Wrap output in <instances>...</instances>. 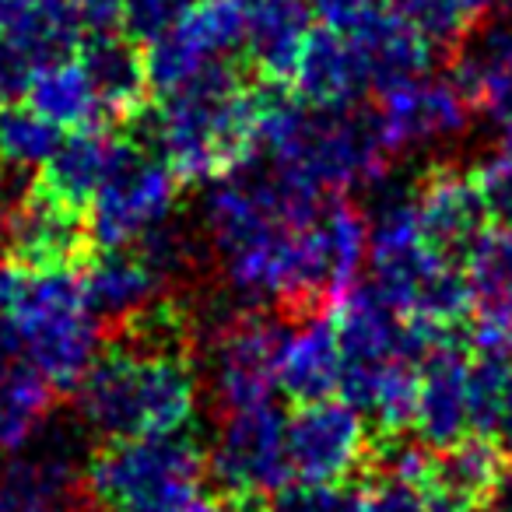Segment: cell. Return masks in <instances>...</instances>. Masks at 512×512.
I'll list each match as a JSON object with an SVG mask.
<instances>
[{
    "label": "cell",
    "mask_w": 512,
    "mask_h": 512,
    "mask_svg": "<svg viewBox=\"0 0 512 512\" xmlns=\"http://www.w3.org/2000/svg\"><path fill=\"white\" fill-rule=\"evenodd\" d=\"M197 0H127L123 32L137 43H155L158 36L172 29Z\"/></svg>",
    "instance_id": "4dcf8cb0"
},
{
    "label": "cell",
    "mask_w": 512,
    "mask_h": 512,
    "mask_svg": "<svg viewBox=\"0 0 512 512\" xmlns=\"http://www.w3.org/2000/svg\"><path fill=\"white\" fill-rule=\"evenodd\" d=\"M477 355L512 362V228H491L467 260Z\"/></svg>",
    "instance_id": "2e32d148"
},
{
    "label": "cell",
    "mask_w": 512,
    "mask_h": 512,
    "mask_svg": "<svg viewBox=\"0 0 512 512\" xmlns=\"http://www.w3.org/2000/svg\"><path fill=\"white\" fill-rule=\"evenodd\" d=\"M0 253H8V207H4V190H0Z\"/></svg>",
    "instance_id": "ab89813d"
},
{
    "label": "cell",
    "mask_w": 512,
    "mask_h": 512,
    "mask_svg": "<svg viewBox=\"0 0 512 512\" xmlns=\"http://www.w3.org/2000/svg\"><path fill=\"white\" fill-rule=\"evenodd\" d=\"M502 155L512 158V116L505 120V130H502Z\"/></svg>",
    "instance_id": "b9f144b4"
},
{
    "label": "cell",
    "mask_w": 512,
    "mask_h": 512,
    "mask_svg": "<svg viewBox=\"0 0 512 512\" xmlns=\"http://www.w3.org/2000/svg\"><path fill=\"white\" fill-rule=\"evenodd\" d=\"M71 4L88 36L116 32L123 25V15H127V0H71Z\"/></svg>",
    "instance_id": "836d02e7"
},
{
    "label": "cell",
    "mask_w": 512,
    "mask_h": 512,
    "mask_svg": "<svg viewBox=\"0 0 512 512\" xmlns=\"http://www.w3.org/2000/svg\"><path fill=\"white\" fill-rule=\"evenodd\" d=\"M246 46L242 0H197L165 36L148 43V74L155 92H172L204 67L232 60Z\"/></svg>",
    "instance_id": "30bf717a"
},
{
    "label": "cell",
    "mask_w": 512,
    "mask_h": 512,
    "mask_svg": "<svg viewBox=\"0 0 512 512\" xmlns=\"http://www.w3.org/2000/svg\"><path fill=\"white\" fill-rule=\"evenodd\" d=\"M474 176L481 183L484 200H488L491 221L498 228H512V158L498 155L491 162H481Z\"/></svg>",
    "instance_id": "d6a6232c"
},
{
    "label": "cell",
    "mask_w": 512,
    "mask_h": 512,
    "mask_svg": "<svg viewBox=\"0 0 512 512\" xmlns=\"http://www.w3.org/2000/svg\"><path fill=\"white\" fill-rule=\"evenodd\" d=\"M376 439L362 421V411L348 400L299 404L288 418V463L292 477L309 484L365 481L372 470Z\"/></svg>",
    "instance_id": "52a82bcc"
},
{
    "label": "cell",
    "mask_w": 512,
    "mask_h": 512,
    "mask_svg": "<svg viewBox=\"0 0 512 512\" xmlns=\"http://www.w3.org/2000/svg\"><path fill=\"white\" fill-rule=\"evenodd\" d=\"M242 4H246V0H242Z\"/></svg>",
    "instance_id": "7bdbcfd3"
},
{
    "label": "cell",
    "mask_w": 512,
    "mask_h": 512,
    "mask_svg": "<svg viewBox=\"0 0 512 512\" xmlns=\"http://www.w3.org/2000/svg\"><path fill=\"white\" fill-rule=\"evenodd\" d=\"M509 467L512 460L502 453V446L495 439H488V435H467L463 442L439 449L432 456V470H428V477L421 484H432V488L446 491V495L460 498L474 512H481L488 505V498L495 495V488L502 484Z\"/></svg>",
    "instance_id": "d4e9b609"
},
{
    "label": "cell",
    "mask_w": 512,
    "mask_h": 512,
    "mask_svg": "<svg viewBox=\"0 0 512 512\" xmlns=\"http://www.w3.org/2000/svg\"><path fill=\"white\" fill-rule=\"evenodd\" d=\"M15 334L25 362L57 393H74L102 351V316L71 267L36 271L18 281Z\"/></svg>",
    "instance_id": "277c9868"
},
{
    "label": "cell",
    "mask_w": 512,
    "mask_h": 512,
    "mask_svg": "<svg viewBox=\"0 0 512 512\" xmlns=\"http://www.w3.org/2000/svg\"><path fill=\"white\" fill-rule=\"evenodd\" d=\"M81 285H85L88 302H92V309L102 316V323L106 320L120 323L123 316H130L134 309L162 299L165 288H169L134 246L99 249V253H92L85 260Z\"/></svg>",
    "instance_id": "cb8c5ba5"
},
{
    "label": "cell",
    "mask_w": 512,
    "mask_h": 512,
    "mask_svg": "<svg viewBox=\"0 0 512 512\" xmlns=\"http://www.w3.org/2000/svg\"><path fill=\"white\" fill-rule=\"evenodd\" d=\"M60 393L22 355L0 351V453H18L46 425Z\"/></svg>",
    "instance_id": "484cf974"
},
{
    "label": "cell",
    "mask_w": 512,
    "mask_h": 512,
    "mask_svg": "<svg viewBox=\"0 0 512 512\" xmlns=\"http://www.w3.org/2000/svg\"><path fill=\"white\" fill-rule=\"evenodd\" d=\"M288 327L292 320L281 313L246 306L225 309L218 320L200 330V341H207L211 397L221 414L271 404Z\"/></svg>",
    "instance_id": "5b68a950"
},
{
    "label": "cell",
    "mask_w": 512,
    "mask_h": 512,
    "mask_svg": "<svg viewBox=\"0 0 512 512\" xmlns=\"http://www.w3.org/2000/svg\"><path fill=\"white\" fill-rule=\"evenodd\" d=\"M78 60L92 78L109 120L127 123L148 109V53L137 46V39L120 36V32H102V36L81 43Z\"/></svg>",
    "instance_id": "7402d4cb"
},
{
    "label": "cell",
    "mask_w": 512,
    "mask_h": 512,
    "mask_svg": "<svg viewBox=\"0 0 512 512\" xmlns=\"http://www.w3.org/2000/svg\"><path fill=\"white\" fill-rule=\"evenodd\" d=\"M470 365L456 334H446L425 358L418 372V407H414V435L432 453L449 449L474 435L470 414Z\"/></svg>",
    "instance_id": "5bb4252c"
},
{
    "label": "cell",
    "mask_w": 512,
    "mask_h": 512,
    "mask_svg": "<svg viewBox=\"0 0 512 512\" xmlns=\"http://www.w3.org/2000/svg\"><path fill=\"white\" fill-rule=\"evenodd\" d=\"M453 78L470 99V106L491 120L512 116V4L498 8L481 29L456 46Z\"/></svg>",
    "instance_id": "e0dca14e"
},
{
    "label": "cell",
    "mask_w": 512,
    "mask_h": 512,
    "mask_svg": "<svg viewBox=\"0 0 512 512\" xmlns=\"http://www.w3.org/2000/svg\"><path fill=\"white\" fill-rule=\"evenodd\" d=\"M18 281H22V271H15V267H0V351H15V355H22V344H18V334H15Z\"/></svg>",
    "instance_id": "e575fe53"
},
{
    "label": "cell",
    "mask_w": 512,
    "mask_h": 512,
    "mask_svg": "<svg viewBox=\"0 0 512 512\" xmlns=\"http://www.w3.org/2000/svg\"><path fill=\"white\" fill-rule=\"evenodd\" d=\"M123 134L162 151L183 183H214L260 155L253 81L218 60L162 95V106L123 123Z\"/></svg>",
    "instance_id": "6da1fadb"
},
{
    "label": "cell",
    "mask_w": 512,
    "mask_h": 512,
    "mask_svg": "<svg viewBox=\"0 0 512 512\" xmlns=\"http://www.w3.org/2000/svg\"><path fill=\"white\" fill-rule=\"evenodd\" d=\"M88 460V456H85ZM85 463L67 432H50L36 449L11 453L0 474V512H85Z\"/></svg>",
    "instance_id": "4fadbf2b"
},
{
    "label": "cell",
    "mask_w": 512,
    "mask_h": 512,
    "mask_svg": "<svg viewBox=\"0 0 512 512\" xmlns=\"http://www.w3.org/2000/svg\"><path fill=\"white\" fill-rule=\"evenodd\" d=\"M74 397L102 439L165 435L193 425L200 372L190 355H148L109 337Z\"/></svg>",
    "instance_id": "7a4b0ae2"
},
{
    "label": "cell",
    "mask_w": 512,
    "mask_h": 512,
    "mask_svg": "<svg viewBox=\"0 0 512 512\" xmlns=\"http://www.w3.org/2000/svg\"><path fill=\"white\" fill-rule=\"evenodd\" d=\"M211 474V449L193 428L106 439L85 460L92 512H186Z\"/></svg>",
    "instance_id": "3957f363"
},
{
    "label": "cell",
    "mask_w": 512,
    "mask_h": 512,
    "mask_svg": "<svg viewBox=\"0 0 512 512\" xmlns=\"http://www.w3.org/2000/svg\"><path fill=\"white\" fill-rule=\"evenodd\" d=\"M179 183L183 179L172 172L162 151L130 137V151L123 155L120 169L109 176V183L88 207L95 249L134 246L141 235L169 221L179 200Z\"/></svg>",
    "instance_id": "8992f818"
},
{
    "label": "cell",
    "mask_w": 512,
    "mask_h": 512,
    "mask_svg": "<svg viewBox=\"0 0 512 512\" xmlns=\"http://www.w3.org/2000/svg\"><path fill=\"white\" fill-rule=\"evenodd\" d=\"M306 0H249L246 8V60L256 78L292 85L302 46L309 39Z\"/></svg>",
    "instance_id": "603a6c76"
},
{
    "label": "cell",
    "mask_w": 512,
    "mask_h": 512,
    "mask_svg": "<svg viewBox=\"0 0 512 512\" xmlns=\"http://www.w3.org/2000/svg\"><path fill=\"white\" fill-rule=\"evenodd\" d=\"M470 109L474 106L456 85V78L425 74V78L383 95L379 123H383V137L393 155H404V151H421L460 137L470 123Z\"/></svg>",
    "instance_id": "9a60e30c"
},
{
    "label": "cell",
    "mask_w": 512,
    "mask_h": 512,
    "mask_svg": "<svg viewBox=\"0 0 512 512\" xmlns=\"http://www.w3.org/2000/svg\"><path fill=\"white\" fill-rule=\"evenodd\" d=\"M264 512H362V491L348 484H285L267 498Z\"/></svg>",
    "instance_id": "f546056e"
},
{
    "label": "cell",
    "mask_w": 512,
    "mask_h": 512,
    "mask_svg": "<svg viewBox=\"0 0 512 512\" xmlns=\"http://www.w3.org/2000/svg\"><path fill=\"white\" fill-rule=\"evenodd\" d=\"M211 477L228 495L271 498L292 477L288 463V418L274 404L225 414L211 446Z\"/></svg>",
    "instance_id": "ba28073f"
},
{
    "label": "cell",
    "mask_w": 512,
    "mask_h": 512,
    "mask_svg": "<svg viewBox=\"0 0 512 512\" xmlns=\"http://www.w3.org/2000/svg\"><path fill=\"white\" fill-rule=\"evenodd\" d=\"M92 246L88 211L64 204L36 179L15 197V207L8 211V260L15 271L36 274L85 267Z\"/></svg>",
    "instance_id": "9c48e42d"
},
{
    "label": "cell",
    "mask_w": 512,
    "mask_h": 512,
    "mask_svg": "<svg viewBox=\"0 0 512 512\" xmlns=\"http://www.w3.org/2000/svg\"><path fill=\"white\" fill-rule=\"evenodd\" d=\"M292 85L295 95L309 106H358V99L369 92V74H365L351 32L337 29V25H323V29L309 32Z\"/></svg>",
    "instance_id": "ffe728a7"
},
{
    "label": "cell",
    "mask_w": 512,
    "mask_h": 512,
    "mask_svg": "<svg viewBox=\"0 0 512 512\" xmlns=\"http://www.w3.org/2000/svg\"><path fill=\"white\" fill-rule=\"evenodd\" d=\"M60 127L25 106H4L0 109V165L11 172L43 169L50 155L60 148Z\"/></svg>",
    "instance_id": "83f0119b"
},
{
    "label": "cell",
    "mask_w": 512,
    "mask_h": 512,
    "mask_svg": "<svg viewBox=\"0 0 512 512\" xmlns=\"http://www.w3.org/2000/svg\"><path fill=\"white\" fill-rule=\"evenodd\" d=\"M25 102L36 109L43 120H50L60 130H88V127H106V106H102L99 92H95L92 78L81 67L78 57L57 60V64L43 67L32 78Z\"/></svg>",
    "instance_id": "4316f807"
},
{
    "label": "cell",
    "mask_w": 512,
    "mask_h": 512,
    "mask_svg": "<svg viewBox=\"0 0 512 512\" xmlns=\"http://www.w3.org/2000/svg\"><path fill=\"white\" fill-rule=\"evenodd\" d=\"M379 4L397 22L418 32L432 50L435 46L456 50L477 22V8L470 0H379Z\"/></svg>",
    "instance_id": "f1b7e54d"
},
{
    "label": "cell",
    "mask_w": 512,
    "mask_h": 512,
    "mask_svg": "<svg viewBox=\"0 0 512 512\" xmlns=\"http://www.w3.org/2000/svg\"><path fill=\"white\" fill-rule=\"evenodd\" d=\"M264 505H267V498L214 491V495H197L186 512H264Z\"/></svg>",
    "instance_id": "8d00e7d4"
},
{
    "label": "cell",
    "mask_w": 512,
    "mask_h": 512,
    "mask_svg": "<svg viewBox=\"0 0 512 512\" xmlns=\"http://www.w3.org/2000/svg\"><path fill=\"white\" fill-rule=\"evenodd\" d=\"M414 218L428 246L460 267L495 225L474 169L456 165H432L414 179Z\"/></svg>",
    "instance_id": "7c38bea8"
},
{
    "label": "cell",
    "mask_w": 512,
    "mask_h": 512,
    "mask_svg": "<svg viewBox=\"0 0 512 512\" xmlns=\"http://www.w3.org/2000/svg\"><path fill=\"white\" fill-rule=\"evenodd\" d=\"M362 512H428L418 484L393 474H369L362 488Z\"/></svg>",
    "instance_id": "1f68e13d"
},
{
    "label": "cell",
    "mask_w": 512,
    "mask_h": 512,
    "mask_svg": "<svg viewBox=\"0 0 512 512\" xmlns=\"http://www.w3.org/2000/svg\"><path fill=\"white\" fill-rule=\"evenodd\" d=\"M488 439H495L498 446H502V453L512 460V369H509V376H505L502 397H498V411H495V425H491Z\"/></svg>",
    "instance_id": "74e56055"
},
{
    "label": "cell",
    "mask_w": 512,
    "mask_h": 512,
    "mask_svg": "<svg viewBox=\"0 0 512 512\" xmlns=\"http://www.w3.org/2000/svg\"><path fill=\"white\" fill-rule=\"evenodd\" d=\"M127 151L130 137L123 130L120 134H113L109 127L71 130V137H64L60 148L50 155V162L39 169L36 183L46 186L64 204L88 211L99 190L109 183V176L120 169Z\"/></svg>",
    "instance_id": "ac0fdd59"
},
{
    "label": "cell",
    "mask_w": 512,
    "mask_h": 512,
    "mask_svg": "<svg viewBox=\"0 0 512 512\" xmlns=\"http://www.w3.org/2000/svg\"><path fill=\"white\" fill-rule=\"evenodd\" d=\"M306 4L323 25H337V29H348L376 8V0H306Z\"/></svg>",
    "instance_id": "d590c367"
},
{
    "label": "cell",
    "mask_w": 512,
    "mask_h": 512,
    "mask_svg": "<svg viewBox=\"0 0 512 512\" xmlns=\"http://www.w3.org/2000/svg\"><path fill=\"white\" fill-rule=\"evenodd\" d=\"M348 32L369 74V88H376L379 95L397 92L432 71V46L404 22H397L390 11L372 8L365 18L348 25Z\"/></svg>",
    "instance_id": "44dd1931"
},
{
    "label": "cell",
    "mask_w": 512,
    "mask_h": 512,
    "mask_svg": "<svg viewBox=\"0 0 512 512\" xmlns=\"http://www.w3.org/2000/svg\"><path fill=\"white\" fill-rule=\"evenodd\" d=\"M477 8V15H484V11H498V8H505V4H512V0H470Z\"/></svg>",
    "instance_id": "60d3db41"
},
{
    "label": "cell",
    "mask_w": 512,
    "mask_h": 512,
    "mask_svg": "<svg viewBox=\"0 0 512 512\" xmlns=\"http://www.w3.org/2000/svg\"><path fill=\"white\" fill-rule=\"evenodd\" d=\"M85 43V25L71 0H25L0 15V99H25L32 78Z\"/></svg>",
    "instance_id": "8fae6325"
},
{
    "label": "cell",
    "mask_w": 512,
    "mask_h": 512,
    "mask_svg": "<svg viewBox=\"0 0 512 512\" xmlns=\"http://www.w3.org/2000/svg\"><path fill=\"white\" fill-rule=\"evenodd\" d=\"M481 512H512V467L505 470L502 484H498L495 495L488 498V505H484Z\"/></svg>",
    "instance_id": "f35d334b"
},
{
    "label": "cell",
    "mask_w": 512,
    "mask_h": 512,
    "mask_svg": "<svg viewBox=\"0 0 512 512\" xmlns=\"http://www.w3.org/2000/svg\"><path fill=\"white\" fill-rule=\"evenodd\" d=\"M344 351L337 341V327L330 316H306L292 320L281 344L278 390L299 404H316L341 393Z\"/></svg>",
    "instance_id": "d6986e66"
}]
</instances>
